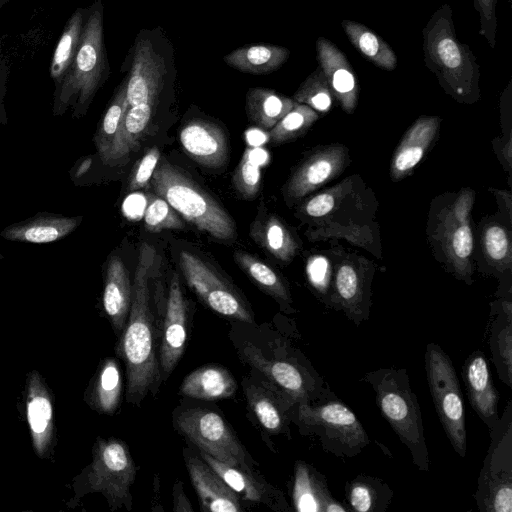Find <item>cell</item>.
Wrapping results in <instances>:
<instances>
[{
  "label": "cell",
  "instance_id": "60d3db41",
  "mask_svg": "<svg viewBox=\"0 0 512 512\" xmlns=\"http://www.w3.org/2000/svg\"><path fill=\"white\" fill-rule=\"evenodd\" d=\"M318 117L319 114L311 107L296 102L294 107L271 128L269 139L274 144L293 140L303 135Z\"/></svg>",
  "mask_w": 512,
  "mask_h": 512
},
{
  "label": "cell",
  "instance_id": "d6986e66",
  "mask_svg": "<svg viewBox=\"0 0 512 512\" xmlns=\"http://www.w3.org/2000/svg\"><path fill=\"white\" fill-rule=\"evenodd\" d=\"M188 306L183 296L179 277L173 274L163 323L160 345V370L168 376L183 355L187 340Z\"/></svg>",
  "mask_w": 512,
  "mask_h": 512
},
{
  "label": "cell",
  "instance_id": "9c48e42d",
  "mask_svg": "<svg viewBox=\"0 0 512 512\" xmlns=\"http://www.w3.org/2000/svg\"><path fill=\"white\" fill-rule=\"evenodd\" d=\"M425 371L432 401L454 451L466 456L465 409L459 380L448 354L436 343L426 347Z\"/></svg>",
  "mask_w": 512,
  "mask_h": 512
},
{
  "label": "cell",
  "instance_id": "8fae6325",
  "mask_svg": "<svg viewBox=\"0 0 512 512\" xmlns=\"http://www.w3.org/2000/svg\"><path fill=\"white\" fill-rule=\"evenodd\" d=\"M136 476L135 462L120 439H98L86 477V492H99L112 510L132 508L130 488Z\"/></svg>",
  "mask_w": 512,
  "mask_h": 512
},
{
  "label": "cell",
  "instance_id": "f35d334b",
  "mask_svg": "<svg viewBox=\"0 0 512 512\" xmlns=\"http://www.w3.org/2000/svg\"><path fill=\"white\" fill-rule=\"evenodd\" d=\"M354 177H348L330 189L307 199L301 206L299 212L307 219L315 220L318 223L324 222L343 203L357 192V183Z\"/></svg>",
  "mask_w": 512,
  "mask_h": 512
},
{
  "label": "cell",
  "instance_id": "484cf974",
  "mask_svg": "<svg viewBox=\"0 0 512 512\" xmlns=\"http://www.w3.org/2000/svg\"><path fill=\"white\" fill-rule=\"evenodd\" d=\"M440 122L439 117L422 116L406 131L391 159L393 180L406 177L419 164L434 141Z\"/></svg>",
  "mask_w": 512,
  "mask_h": 512
},
{
  "label": "cell",
  "instance_id": "ffe728a7",
  "mask_svg": "<svg viewBox=\"0 0 512 512\" xmlns=\"http://www.w3.org/2000/svg\"><path fill=\"white\" fill-rule=\"evenodd\" d=\"M462 378L470 405L490 431L500 418L499 394L482 351L476 350L467 357L462 367Z\"/></svg>",
  "mask_w": 512,
  "mask_h": 512
},
{
  "label": "cell",
  "instance_id": "7a4b0ae2",
  "mask_svg": "<svg viewBox=\"0 0 512 512\" xmlns=\"http://www.w3.org/2000/svg\"><path fill=\"white\" fill-rule=\"evenodd\" d=\"M425 66L447 94L460 103L480 98V68L470 47L456 37L452 9L443 4L422 31Z\"/></svg>",
  "mask_w": 512,
  "mask_h": 512
},
{
  "label": "cell",
  "instance_id": "9a60e30c",
  "mask_svg": "<svg viewBox=\"0 0 512 512\" xmlns=\"http://www.w3.org/2000/svg\"><path fill=\"white\" fill-rule=\"evenodd\" d=\"M346 146L331 144L313 151L295 169L284 187L288 202H296L338 177L348 166Z\"/></svg>",
  "mask_w": 512,
  "mask_h": 512
},
{
  "label": "cell",
  "instance_id": "44dd1931",
  "mask_svg": "<svg viewBox=\"0 0 512 512\" xmlns=\"http://www.w3.org/2000/svg\"><path fill=\"white\" fill-rule=\"evenodd\" d=\"M316 50L319 67L334 98L345 112L353 113L358 102L359 85L346 55L325 37L317 39Z\"/></svg>",
  "mask_w": 512,
  "mask_h": 512
},
{
  "label": "cell",
  "instance_id": "836d02e7",
  "mask_svg": "<svg viewBox=\"0 0 512 512\" xmlns=\"http://www.w3.org/2000/svg\"><path fill=\"white\" fill-rule=\"evenodd\" d=\"M342 28L351 44L375 66L392 71L397 66V57L389 44L362 23L343 20Z\"/></svg>",
  "mask_w": 512,
  "mask_h": 512
},
{
  "label": "cell",
  "instance_id": "1f68e13d",
  "mask_svg": "<svg viewBox=\"0 0 512 512\" xmlns=\"http://www.w3.org/2000/svg\"><path fill=\"white\" fill-rule=\"evenodd\" d=\"M393 494L383 479L366 474L357 475L345 486L346 505L355 512H385Z\"/></svg>",
  "mask_w": 512,
  "mask_h": 512
},
{
  "label": "cell",
  "instance_id": "4dcf8cb0",
  "mask_svg": "<svg viewBox=\"0 0 512 512\" xmlns=\"http://www.w3.org/2000/svg\"><path fill=\"white\" fill-rule=\"evenodd\" d=\"M251 238L273 257L290 262L298 250V243L287 226L275 215H260L251 224Z\"/></svg>",
  "mask_w": 512,
  "mask_h": 512
},
{
  "label": "cell",
  "instance_id": "7402d4cb",
  "mask_svg": "<svg viewBox=\"0 0 512 512\" xmlns=\"http://www.w3.org/2000/svg\"><path fill=\"white\" fill-rule=\"evenodd\" d=\"M184 458L202 511H242L241 501L237 494L200 456L184 452Z\"/></svg>",
  "mask_w": 512,
  "mask_h": 512
},
{
  "label": "cell",
  "instance_id": "e0dca14e",
  "mask_svg": "<svg viewBox=\"0 0 512 512\" xmlns=\"http://www.w3.org/2000/svg\"><path fill=\"white\" fill-rule=\"evenodd\" d=\"M25 407L33 449L39 458L49 457L55 431L53 403L50 392L37 371L27 374Z\"/></svg>",
  "mask_w": 512,
  "mask_h": 512
},
{
  "label": "cell",
  "instance_id": "30bf717a",
  "mask_svg": "<svg viewBox=\"0 0 512 512\" xmlns=\"http://www.w3.org/2000/svg\"><path fill=\"white\" fill-rule=\"evenodd\" d=\"M174 425L200 451L223 463L248 470L257 465L216 412L202 408L183 409L175 414Z\"/></svg>",
  "mask_w": 512,
  "mask_h": 512
},
{
  "label": "cell",
  "instance_id": "4fadbf2b",
  "mask_svg": "<svg viewBox=\"0 0 512 512\" xmlns=\"http://www.w3.org/2000/svg\"><path fill=\"white\" fill-rule=\"evenodd\" d=\"M180 265L189 286L211 310L236 321L254 323L253 313L241 295L209 264L189 251H182Z\"/></svg>",
  "mask_w": 512,
  "mask_h": 512
},
{
  "label": "cell",
  "instance_id": "6da1fadb",
  "mask_svg": "<svg viewBox=\"0 0 512 512\" xmlns=\"http://www.w3.org/2000/svg\"><path fill=\"white\" fill-rule=\"evenodd\" d=\"M155 259V249L143 243L134 273L127 323L117 346V354L126 366V400L135 405L147 394L155 393L162 380L149 303V279Z\"/></svg>",
  "mask_w": 512,
  "mask_h": 512
},
{
  "label": "cell",
  "instance_id": "ba28073f",
  "mask_svg": "<svg viewBox=\"0 0 512 512\" xmlns=\"http://www.w3.org/2000/svg\"><path fill=\"white\" fill-rule=\"evenodd\" d=\"M490 444L474 494L480 512L512 511V400L489 431Z\"/></svg>",
  "mask_w": 512,
  "mask_h": 512
},
{
  "label": "cell",
  "instance_id": "bcb514c9",
  "mask_svg": "<svg viewBox=\"0 0 512 512\" xmlns=\"http://www.w3.org/2000/svg\"><path fill=\"white\" fill-rule=\"evenodd\" d=\"M306 274L310 285L327 306L333 276V269L329 260L322 255H313L307 261Z\"/></svg>",
  "mask_w": 512,
  "mask_h": 512
},
{
  "label": "cell",
  "instance_id": "2e32d148",
  "mask_svg": "<svg viewBox=\"0 0 512 512\" xmlns=\"http://www.w3.org/2000/svg\"><path fill=\"white\" fill-rule=\"evenodd\" d=\"M247 403L261 427L269 434L290 437L297 403L268 380L247 376L242 381Z\"/></svg>",
  "mask_w": 512,
  "mask_h": 512
},
{
  "label": "cell",
  "instance_id": "5bb4252c",
  "mask_svg": "<svg viewBox=\"0 0 512 512\" xmlns=\"http://www.w3.org/2000/svg\"><path fill=\"white\" fill-rule=\"evenodd\" d=\"M374 270L366 259L345 254L333 269L327 306L343 312L356 326L368 320Z\"/></svg>",
  "mask_w": 512,
  "mask_h": 512
},
{
  "label": "cell",
  "instance_id": "d590c367",
  "mask_svg": "<svg viewBox=\"0 0 512 512\" xmlns=\"http://www.w3.org/2000/svg\"><path fill=\"white\" fill-rule=\"evenodd\" d=\"M234 259L240 268L268 295L273 297L288 313L294 311L288 287L282 278L267 264L245 252L235 251Z\"/></svg>",
  "mask_w": 512,
  "mask_h": 512
},
{
  "label": "cell",
  "instance_id": "8992f818",
  "mask_svg": "<svg viewBox=\"0 0 512 512\" xmlns=\"http://www.w3.org/2000/svg\"><path fill=\"white\" fill-rule=\"evenodd\" d=\"M150 183L156 195L199 230L223 241L237 237L235 224L223 207L166 159L158 163Z\"/></svg>",
  "mask_w": 512,
  "mask_h": 512
},
{
  "label": "cell",
  "instance_id": "d4e9b609",
  "mask_svg": "<svg viewBox=\"0 0 512 512\" xmlns=\"http://www.w3.org/2000/svg\"><path fill=\"white\" fill-rule=\"evenodd\" d=\"M82 220V216L69 217L50 212H39L5 227L0 235L8 241L46 244L66 237L77 229Z\"/></svg>",
  "mask_w": 512,
  "mask_h": 512
},
{
  "label": "cell",
  "instance_id": "4316f807",
  "mask_svg": "<svg viewBox=\"0 0 512 512\" xmlns=\"http://www.w3.org/2000/svg\"><path fill=\"white\" fill-rule=\"evenodd\" d=\"M132 297L128 272L120 256L111 254L106 265L102 303L113 328L122 332L127 323Z\"/></svg>",
  "mask_w": 512,
  "mask_h": 512
},
{
  "label": "cell",
  "instance_id": "f546056e",
  "mask_svg": "<svg viewBox=\"0 0 512 512\" xmlns=\"http://www.w3.org/2000/svg\"><path fill=\"white\" fill-rule=\"evenodd\" d=\"M290 51L272 44H250L224 56L225 63L243 73L268 74L279 69L289 58Z\"/></svg>",
  "mask_w": 512,
  "mask_h": 512
},
{
  "label": "cell",
  "instance_id": "d6a6232c",
  "mask_svg": "<svg viewBox=\"0 0 512 512\" xmlns=\"http://www.w3.org/2000/svg\"><path fill=\"white\" fill-rule=\"evenodd\" d=\"M289 97L274 90L255 87L246 94V113L251 122L263 129H271L295 105Z\"/></svg>",
  "mask_w": 512,
  "mask_h": 512
},
{
  "label": "cell",
  "instance_id": "ac0fdd59",
  "mask_svg": "<svg viewBox=\"0 0 512 512\" xmlns=\"http://www.w3.org/2000/svg\"><path fill=\"white\" fill-rule=\"evenodd\" d=\"M205 461L244 501L264 504L274 511L287 512L291 508L284 494L253 470L243 469L223 463L212 456L199 451Z\"/></svg>",
  "mask_w": 512,
  "mask_h": 512
},
{
  "label": "cell",
  "instance_id": "7bdbcfd3",
  "mask_svg": "<svg viewBox=\"0 0 512 512\" xmlns=\"http://www.w3.org/2000/svg\"><path fill=\"white\" fill-rule=\"evenodd\" d=\"M484 253L493 266L501 271L511 268V239L507 229L499 223H489L483 230Z\"/></svg>",
  "mask_w": 512,
  "mask_h": 512
},
{
  "label": "cell",
  "instance_id": "ee69618b",
  "mask_svg": "<svg viewBox=\"0 0 512 512\" xmlns=\"http://www.w3.org/2000/svg\"><path fill=\"white\" fill-rule=\"evenodd\" d=\"M262 161L255 149L247 148L234 171L233 185L244 198H254L260 188Z\"/></svg>",
  "mask_w": 512,
  "mask_h": 512
},
{
  "label": "cell",
  "instance_id": "52a82bcc",
  "mask_svg": "<svg viewBox=\"0 0 512 512\" xmlns=\"http://www.w3.org/2000/svg\"><path fill=\"white\" fill-rule=\"evenodd\" d=\"M292 422L302 435L317 436L322 449L338 458L355 457L370 443L362 423L338 398L297 404Z\"/></svg>",
  "mask_w": 512,
  "mask_h": 512
},
{
  "label": "cell",
  "instance_id": "8d00e7d4",
  "mask_svg": "<svg viewBox=\"0 0 512 512\" xmlns=\"http://www.w3.org/2000/svg\"><path fill=\"white\" fill-rule=\"evenodd\" d=\"M87 10L78 8L70 16L55 47L50 64V77L58 84L68 72L78 51Z\"/></svg>",
  "mask_w": 512,
  "mask_h": 512
},
{
  "label": "cell",
  "instance_id": "ab89813d",
  "mask_svg": "<svg viewBox=\"0 0 512 512\" xmlns=\"http://www.w3.org/2000/svg\"><path fill=\"white\" fill-rule=\"evenodd\" d=\"M126 87L127 80L125 77L119 85L95 133L94 143L101 159L109 151L128 108Z\"/></svg>",
  "mask_w": 512,
  "mask_h": 512
},
{
  "label": "cell",
  "instance_id": "c3c4849f",
  "mask_svg": "<svg viewBox=\"0 0 512 512\" xmlns=\"http://www.w3.org/2000/svg\"><path fill=\"white\" fill-rule=\"evenodd\" d=\"M160 152L157 147L149 149L137 163L129 179L130 189L145 188L159 163Z\"/></svg>",
  "mask_w": 512,
  "mask_h": 512
},
{
  "label": "cell",
  "instance_id": "f907efd6",
  "mask_svg": "<svg viewBox=\"0 0 512 512\" xmlns=\"http://www.w3.org/2000/svg\"><path fill=\"white\" fill-rule=\"evenodd\" d=\"M174 496V511H193L189 500L187 499L182 483L180 481L176 482L173 489Z\"/></svg>",
  "mask_w": 512,
  "mask_h": 512
},
{
  "label": "cell",
  "instance_id": "83f0119b",
  "mask_svg": "<svg viewBox=\"0 0 512 512\" xmlns=\"http://www.w3.org/2000/svg\"><path fill=\"white\" fill-rule=\"evenodd\" d=\"M237 390V383L223 366L205 365L188 374L181 383L179 394L199 400L230 398Z\"/></svg>",
  "mask_w": 512,
  "mask_h": 512
},
{
  "label": "cell",
  "instance_id": "816d5d0a",
  "mask_svg": "<svg viewBox=\"0 0 512 512\" xmlns=\"http://www.w3.org/2000/svg\"><path fill=\"white\" fill-rule=\"evenodd\" d=\"M2 258H3V256H2V254L0 253V259H2Z\"/></svg>",
  "mask_w": 512,
  "mask_h": 512
},
{
  "label": "cell",
  "instance_id": "681fc988",
  "mask_svg": "<svg viewBox=\"0 0 512 512\" xmlns=\"http://www.w3.org/2000/svg\"><path fill=\"white\" fill-rule=\"evenodd\" d=\"M8 69L0 58V124H8V116L5 108V96L7 93Z\"/></svg>",
  "mask_w": 512,
  "mask_h": 512
},
{
  "label": "cell",
  "instance_id": "b9f144b4",
  "mask_svg": "<svg viewBox=\"0 0 512 512\" xmlns=\"http://www.w3.org/2000/svg\"><path fill=\"white\" fill-rule=\"evenodd\" d=\"M293 100L308 105L317 113H326L331 109L334 96L320 67L301 83Z\"/></svg>",
  "mask_w": 512,
  "mask_h": 512
},
{
  "label": "cell",
  "instance_id": "74e56055",
  "mask_svg": "<svg viewBox=\"0 0 512 512\" xmlns=\"http://www.w3.org/2000/svg\"><path fill=\"white\" fill-rule=\"evenodd\" d=\"M123 378L117 361L107 358L102 363L91 392V406L99 413L113 414L120 402Z\"/></svg>",
  "mask_w": 512,
  "mask_h": 512
},
{
  "label": "cell",
  "instance_id": "5b68a950",
  "mask_svg": "<svg viewBox=\"0 0 512 512\" xmlns=\"http://www.w3.org/2000/svg\"><path fill=\"white\" fill-rule=\"evenodd\" d=\"M270 355L250 343L239 348L241 358L297 404L337 398L312 363L284 339H277Z\"/></svg>",
  "mask_w": 512,
  "mask_h": 512
},
{
  "label": "cell",
  "instance_id": "e575fe53",
  "mask_svg": "<svg viewBox=\"0 0 512 512\" xmlns=\"http://www.w3.org/2000/svg\"><path fill=\"white\" fill-rule=\"evenodd\" d=\"M489 347L499 379L512 388V315L491 310Z\"/></svg>",
  "mask_w": 512,
  "mask_h": 512
},
{
  "label": "cell",
  "instance_id": "7c38bea8",
  "mask_svg": "<svg viewBox=\"0 0 512 512\" xmlns=\"http://www.w3.org/2000/svg\"><path fill=\"white\" fill-rule=\"evenodd\" d=\"M473 202L474 191L462 189L455 200L439 213L433 233L454 274L467 284L472 283L470 212Z\"/></svg>",
  "mask_w": 512,
  "mask_h": 512
},
{
  "label": "cell",
  "instance_id": "f1b7e54d",
  "mask_svg": "<svg viewBox=\"0 0 512 512\" xmlns=\"http://www.w3.org/2000/svg\"><path fill=\"white\" fill-rule=\"evenodd\" d=\"M154 111L153 107L145 104L127 108L109 151L101 159L104 164L112 166L128 161L129 155L138 150Z\"/></svg>",
  "mask_w": 512,
  "mask_h": 512
},
{
  "label": "cell",
  "instance_id": "f6af8a7d",
  "mask_svg": "<svg viewBox=\"0 0 512 512\" xmlns=\"http://www.w3.org/2000/svg\"><path fill=\"white\" fill-rule=\"evenodd\" d=\"M144 211V225L150 232H160L168 229H182L184 223L176 211L158 195L149 194Z\"/></svg>",
  "mask_w": 512,
  "mask_h": 512
},
{
  "label": "cell",
  "instance_id": "cb8c5ba5",
  "mask_svg": "<svg viewBox=\"0 0 512 512\" xmlns=\"http://www.w3.org/2000/svg\"><path fill=\"white\" fill-rule=\"evenodd\" d=\"M179 139L184 151L201 165L220 168L228 160L226 134L213 122L190 121L181 128Z\"/></svg>",
  "mask_w": 512,
  "mask_h": 512
},
{
  "label": "cell",
  "instance_id": "3957f363",
  "mask_svg": "<svg viewBox=\"0 0 512 512\" xmlns=\"http://www.w3.org/2000/svg\"><path fill=\"white\" fill-rule=\"evenodd\" d=\"M109 73L103 37V5L97 0L87 9L83 33L75 58L63 79L55 85L53 115L68 110L79 119L87 113Z\"/></svg>",
  "mask_w": 512,
  "mask_h": 512
},
{
  "label": "cell",
  "instance_id": "7dc6e473",
  "mask_svg": "<svg viewBox=\"0 0 512 512\" xmlns=\"http://www.w3.org/2000/svg\"><path fill=\"white\" fill-rule=\"evenodd\" d=\"M497 2L498 0H473L474 8L479 14V34L485 37L492 49L496 45Z\"/></svg>",
  "mask_w": 512,
  "mask_h": 512
},
{
  "label": "cell",
  "instance_id": "603a6c76",
  "mask_svg": "<svg viewBox=\"0 0 512 512\" xmlns=\"http://www.w3.org/2000/svg\"><path fill=\"white\" fill-rule=\"evenodd\" d=\"M292 503L298 512H350L332 496L325 476L302 460L294 465Z\"/></svg>",
  "mask_w": 512,
  "mask_h": 512
},
{
  "label": "cell",
  "instance_id": "277c9868",
  "mask_svg": "<svg viewBox=\"0 0 512 512\" xmlns=\"http://www.w3.org/2000/svg\"><path fill=\"white\" fill-rule=\"evenodd\" d=\"M362 382L369 384L382 416L408 448L419 471H429V455L422 415L405 368H379L366 373Z\"/></svg>",
  "mask_w": 512,
  "mask_h": 512
}]
</instances>
